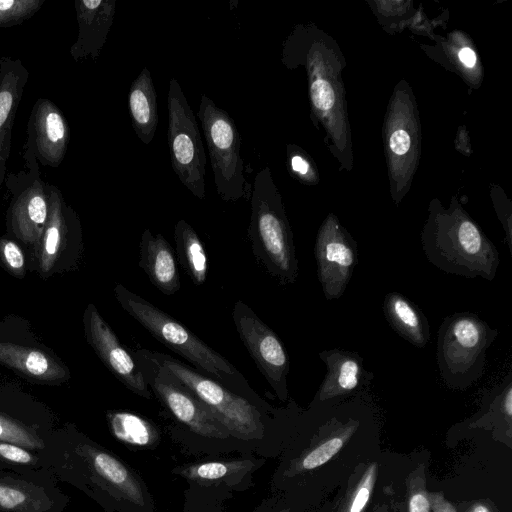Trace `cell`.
<instances>
[{"label": "cell", "mask_w": 512, "mask_h": 512, "mask_svg": "<svg viewBox=\"0 0 512 512\" xmlns=\"http://www.w3.org/2000/svg\"><path fill=\"white\" fill-rule=\"evenodd\" d=\"M44 469L83 492L105 512H155L143 478L118 455L74 426L54 430L42 453Z\"/></svg>", "instance_id": "6da1fadb"}, {"label": "cell", "mask_w": 512, "mask_h": 512, "mask_svg": "<svg viewBox=\"0 0 512 512\" xmlns=\"http://www.w3.org/2000/svg\"><path fill=\"white\" fill-rule=\"evenodd\" d=\"M421 244L428 262L447 274L488 281L496 276L497 247L456 201L448 209L431 203Z\"/></svg>", "instance_id": "7a4b0ae2"}, {"label": "cell", "mask_w": 512, "mask_h": 512, "mask_svg": "<svg viewBox=\"0 0 512 512\" xmlns=\"http://www.w3.org/2000/svg\"><path fill=\"white\" fill-rule=\"evenodd\" d=\"M249 237L255 257L271 276L281 285L296 282L299 265L293 233L269 167L254 179Z\"/></svg>", "instance_id": "3957f363"}, {"label": "cell", "mask_w": 512, "mask_h": 512, "mask_svg": "<svg viewBox=\"0 0 512 512\" xmlns=\"http://www.w3.org/2000/svg\"><path fill=\"white\" fill-rule=\"evenodd\" d=\"M498 330L477 314L457 312L446 316L437 333L436 359L444 384L466 390L483 375L486 351Z\"/></svg>", "instance_id": "277c9868"}, {"label": "cell", "mask_w": 512, "mask_h": 512, "mask_svg": "<svg viewBox=\"0 0 512 512\" xmlns=\"http://www.w3.org/2000/svg\"><path fill=\"white\" fill-rule=\"evenodd\" d=\"M148 353L209 409L234 440L247 443L252 452L264 456L267 428L255 405L169 355Z\"/></svg>", "instance_id": "5b68a950"}, {"label": "cell", "mask_w": 512, "mask_h": 512, "mask_svg": "<svg viewBox=\"0 0 512 512\" xmlns=\"http://www.w3.org/2000/svg\"><path fill=\"white\" fill-rule=\"evenodd\" d=\"M115 295L121 307L156 340L200 370L218 380L235 373L233 366L222 355L148 300L121 284L116 285Z\"/></svg>", "instance_id": "8992f818"}, {"label": "cell", "mask_w": 512, "mask_h": 512, "mask_svg": "<svg viewBox=\"0 0 512 512\" xmlns=\"http://www.w3.org/2000/svg\"><path fill=\"white\" fill-rule=\"evenodd\" d=\"M321 43L316 42L314 32L297 26L283 45L282 62L292 69L304 65L308 74L309 94L313 114L329 126V131L339 144H345V119L342 97L337 87L336 75L324 76V59Z\"/></svg>", "instance_id": "52a82bcc"}, {"label": "cell", "mask_w": 512, "mask_h": 512, "mask_svg": "<svg viewBox=\"0 0 512 512\" xmlns=\"http://www.w3.org/2000/svg\"><path fill=\"white\" fill-rule=\"evenodd\" d=\"M197 116L204 131L217 194L225 202L247 197L241 137L234 120L206 94L201 95Z\"/></svg>", "instance_id": "ba28073f"}, {"label": "cell", "mask_w": 512, "mask_h": 512, "mask_svg": "<svg viewBox=\"0 0 512 512\" xmlns=\"http://www.w3.org/2000/svg\"><path fill=\"white\" fill-rule=\"evenodd\" d=\"M264 458L248 456L232 460H212L184 464L172 473L188 484L183 512H217V507L235 492L248 489L254 472Z\"/></svg>", "instance_id": "9c48e42d"}, {"label": "cell", "mask_w": 512, "mask_h": 512, "mask_svg": "<svg viewBox=\"0 0 512 512\" xmlns=\"http://www.w3.org/2000/svg\"><path fill=\"white\" fill-rule=\"evenodd\" d=\"M167 141L172 169L198 199L206 198V155L196 117L179 82L172 77L167 95Z\"/></svg>", "instance_id": "30bf717a"}, {"label": "cell", "mask_w": 512, "mask_h": 512, "mask_svg": "<svg viewBox=\"0 0 512 512\" xmlns=\"http://www.w3.org/2000/svg\"><path fill=\"white\" fill-rule=\"evenodd\" d=\"M148 386L172 416L196 436L216 442L234 440L209 409L146 350L138 352Z\"/></svg>", "instance_id": "8fae6325"}, {"label": "cell", "mask_w": 512, "mask_h": 512, "mask_svg": "<svg viewBox=\"0 0 512 512\" xmlns=\"http://www.w3.org/2000/svg\"><path fill=\"white\" fill-rule=\"evenodd\" d=\"M23 157L26 170L6 174L4 182L12 194L7 225L20 240L38 247L48 217L47 183L33 151L24 146Z\"/></svg>", "instance_id": "7c38bea8"}, {"label": "cell", "mask_w": 512, "mask_h": 512, "mask_svg": "<svg viewBox=\"0 0 512 512\" xmlns=\"http://www.w3.org/2000/svg\"><path fill=\"white\" fill-rule=\"evenodd\" d=\"M232 315L238 335L259 371L277 397L286 401L290 363L281 340L244 302L235 303Z\"/></svg>", "instance_id": "4fadbf2b"}, {"label": "cell", "mask_w": 512, "mask_h": 512, "mask_svg": "<svg viewBox=\"0 0 512 512\" xmlns=\"http://www.w3.org/2000/svg\"><path fill=\"white\" fill-rule=\"evenodd\" d=\"M314 255L318 280L326 300L339 299L358 263V247L334 214H329L318 230Z\"/></svg>", "instance_id": "5bb4252c"}, {"label": "cell", "mask_w": 512, "mask_h": 512, "mask_svg": "<svg viewBox=\"0 0 512 512\" xmlns=\"http://www.w3.org/2000/svg\"><path fill=\"white\" fill-rule=\"evenodd\" d=\"M46 470L0 467V512H63L70 498Z\"/></svg>", "instance_id": "9a60e30c"}, {"label": "cell", "mask_w": 512, "mask_h": 512, "mask_svg": "<svg viewBox=\"0 0 512 512\" xmlns=\"http://www.w3.org/2000/svg\"><path fill=\"white\" fill-rule=\"evenodd\" d=\"M83 321L87 341L107 369L130 391L151 399L152 394L140 366L120 343L94 304L86 307Z\"/></svg>", "instance_id": "2e32d148"}, {"label": "cell", "mask_w": 512, "mask_h": 512, "mask_svg": "<svg viewBox=\"0 0 512 512\" xmlns=\"http://www.w3.org/2000/svg\"><path fill=\"white\" fill-rule=\"evenodd\" d=\"M70 140L67 120L59 107L50 99L38 98L27 123V141L38 163L57 168L66 155Z\"/></svg>", "instance_id": "e0dca14e"}, {"label": "cell", "mask_w": 512, "mask_h": 512, "mask_svg": "<svg viewBox=\"0 0 512 512\" xmlns=\"http://www.w3.org/2000/svg\"><path fill=\"white\" fill-rule=\"evenodd\" d=\"M319 357L327 371L313 404L351 395L373 378V374L364 369L363 358L356 352L333 348L320 352Z\"/></svg>", "instance_id": "ac0fdd59"}, {"label": "cell", "mask_w": 512, "mask_h": 512, "mask_svg": "<svg viewBox=\"0 0 512 512\" xmlns=\"http://www.w3.org/2000/svg\"><path fill=\"white\" fill-rule=\"evenodd\" d=\"M78 35L70 47V55L75 62L95 60L111 29L116 0H75Z\"/></svg>", "instance_id": "d6986e66"}, {"label": "cell", "mask_w": 512, "mask_h": 512, "mask_svg": "<svg viewBox=\"0 0 512 512\" xmlns=\"http://www.w3.org/2000/svg\"><path fill=\"white\" fill-rule=\"evenodd\" d=\"M139 248V266L151 283L165 295L178 292L181 284L175 253L164 236L160 233L154 235L146 228Z\"/></svg>", "instance_id": "ffe728a7"}, {"label": "cell", "mask_w": 512, "mask_h": 512, "mask_svg": "<svg viewBox=\"0 0 512 512\" xmlns=\"http://www.w3.org/2000/svg\"><path fill=\"white\" fill-rule=\"evenodd\" d=\"M29 72L20 59L0 58V152L8 160L12 128Z\"/></svg>", "instance_id": "44dd1931"}, {"label": "cell", "mask_w": 512, "mask_h": 512, "mask_svg": "<svg viewBox=\"0 0 512 512\" xmlns=\"http://www.w3.org/2000/svg\"><path fill=\"white\" fill-rule=\"evenodd\" d=\"M0 363L38 383L54 384L69 378L64 365L33 347L0 342Z\"/></svg>", "instance_id": "7402d4cb"}, {"label": "cell", "mask_w": 512, "mask_h": 512, "mask_svg": "<svg viewBox=\"0 0 512 512\" xmlns=\"http://www.w3.org/2000/svg\"><path fill=\"white\" fill-rule=\"evenodd\" d=\"M384 316L391 328L417 348H424L430 339L429 322L425 314L410 299L398 292L384 297Z\"/></svg>", "instance_id": "603a6c76"}, {"label": "cell", "mask_w": 512, "mask_h": 512, "mask_svg": "<svg viewBox=\"0 0 512 512\" xmlns=\"http://www.w3.org/2000/svg\"><path fill=\"white\" fill-rule=\"evenodd\" d=\"M128 108L137 137L150 144L158 125L157 94L150 70L144 67L130 86Z\"/></svg>", "instance_id": "cb8c5ba5"}, {"label": "cell", "mask_w": 512, "mask_h": 512, "mask_svg": "<svg viewBox=\"0 0 512 512\" xmlns=\"http://www.w3.org/2000/svg\"><path fill=\"white\" fill-rule=\"evenodd\" d=\"M53 431L49 419L0 408V441L22 446L42 456Z\"/></svg>", "instance_id": "d4e9b609"}, {"label": "cell", "mask_w": 512, "mask_h": 512, "mask_svg": "<svg viewBox=\"0 0 512 512\" xmlns=\"http://www.w3.org/2000/svg\"><path fill=\"white\" fill-rule=\"evenodd\" d=\"M48 217L39 242V269L48 274L53 269L62 248L66 232V205L61 191L52 184H47Z\"/></svg>", "instance_id": "484cf974"}, {"label": "cell", "mask_w": 512, "mask_h": 512, "mask_svg": "<svg viewBox=\"0 0 512 512\" xmlns=\"http://www.w3.org/2000/svg\"><path fill=\"white\" fill-rule=\"evenodd\" d=\"M111 434L129 449H155L161 440L157 426L150 420L128 411H108L106 414Z\"/></svg>", "instance_id": "4316f807"}, {"label": "cell", "mask_w": 512, "mask_h": 512, "mask_svg": "<svg viewBox=\"0 0 512 512\" xmlns=\"http://www.w3.org/2000/svg\"><path fill=\"white\" fill-rule=\"evenodd\" d=\"M176 254L181 266L196 285L207 278L208 262L203 242L196 231L185 220L177 221L174 228Z\"/></svg>", "instance_id": "83f0119b"}, {"label": "cell", "mask_w": 512, "mask_h": 512, "mask_svg": "<svg viewBox=\"0 0 512 512\" xmlns=\"http://www.w3.org/2000/svg\"><path fill=\"white\" fill-rule=\"evenodd\" d=\"M358 426L355 421H350L342 427L335 435L331 436L320 445L293 459L290 464L284 466L282 474L284 477L295 476L303 471L313 470L335 456L351 437Z\"/></svg>", "instance_id": "f1b7e54d"}, {"label": "cell", "mask_w": 512, "mask_h": 512, "mask_svg": "<svg viewBox=\"0 0 512 512\" xmlns=\"http://www.w3.org/2000/svg\"><path fill=\"white\" fill-rule=\"evenodd\" d=\"M378 473L377 463L370 464L348 489L338 512H364L372 495Z\"/></svg>", "instance_id": "f546056e"}, {"label": "cell", "mask_w": 512, "mask_h": 512, "mask_svg": "<svg viewBox=\"0 0 512 512\" xmlns=\"http://www.w3.org/2000/svg\"><path fill=\"white\" fill-rule=\"evenodd\" d=\"M0 467L45 470L42 456L22 446L0 441Z\"/></svg>", "instance_id": "4dcf8cb0"}, {"label": "cell", "mask_w": 512, "mask_h": 512, "mask_svg": "<svg viewBox=\"0 0 512 512\" xmlns=\"http://www.w3.org/2000/svg\"><path fill=\"white\" fill-rule=\"evenodd\" d=\"M45 0H0V28L18 26L33 17Z\"/></svg>", "instance_id": "1f68e13d"}, {"label": "cell", "mask_w": 512, "mask_h": 512, "mask_svg": "<svg viewBox=\"0 0 512 512\" xmlns=\"http://www.w3.org/2000/svg\"><path fill=\"white\" fill-rule=\"evenodd\" d=\"M414 130L409 128V125L401 122L391 124L388 135V148L391 155V160L396 162L408 159L409 154L414 150L416 138L413 136Z\"/></svg>", "instance_id": "d6a6232c"}, {"label": "cell", "mask_w": 512, "mask_h": 512, "mask_svg": "<svg viewBox=\"0 0 512 512\" xmlns=\"http://www.w3.org/2000/svg\"><path fill=\"white\" fill-rule=\"evenodd\" d=\"M0 261L15 277L25 275V257L17 243L6 237L0 238Z\"/></svg>", "instance_id": "836d02e7"}, {"label": "cell", "mask_w": 512, "mask_h": 512, "mask_svg": "<svg viewBox=\"0 0 512 512\" xmlns=\"http://www.w3.org/2000/svg\"><path fill=\"white\" fill-rule=\"evenodd\" d=\"M303 151L295 145L287 146V166L294 178L302 182H312L314 173L311 163Z\"/></svg>", "instance_id": "e575fe53"}, {"label": "cell", "mask_w": 512, "mask_h": 512, "mask_svg": "<svg viewBox=\"0 0 512 512\" xmlns=\"http://www.w3.org/2000/svg\"><path fill=\"white\" fill-rule=\"evenodd\" d=\"M408 511L431 512L428 493L425 489V477L411 475L409 478Z\"/></svg>", "instance_id": "d590c367"}, {"label": "cell", "mask_w": 512, "mask_h": 512, "mask_svg": "<svg viewBox=\"0 0 512 512\" xmlns=\"http://www.w3.org/2000/svg\"><path fill=\"white\" fill-rule=\"evenodd\" d=\"M428 497L432 512H457L455 507L444 498L441 492L428 493Z\"/></svg>", "instance_id": "8d00e7d4"}, {"label": "cell", "mask_w": 512, "mask_h": 512, "mask_svg": "<svg viewBox=\"0 0 512 512\" xmlns=\"http://www.w3.org/2000/svg\"><path fill=\"white\" fill-rule=\"evenodd\" d=\"M253 512H292V509L279 502L275 497H271L264 499Z\"/></svg>", "instance_id": "74e56055"}, {"label": "cell", "mask_w": 512, "mask_h": 512, "mask_svg": "<svg viewBox=\"0 0 512 512\" xmlns=\"http://www.w3.org/2000/svg\"><path fill=\"white\" fill-rule=\"evenodd\" d=\"M458 58L467 68L474 67L477 62L476 54L470 47L461 48L458 52Z\"/></svg>", "instance_id": "f35d334b"}, {"label": "cell", "mask_w": 512, "mask_h": 512, "mask_svg": "<svg viewBox=\"0 0 512 512\" xmlns=\"http://www.w3.org/2000/svg\"><path fill=\"white\" fill-rule=\"evenodd\" d=\"M6 162L7 160L3 157L0 152V191L4 185L6 178Z\"/></svg>", "instance_id": "ab89813d"}, {"label": "cell", "mask_w": 512, "mask_h": 512, "mask_svg": "<svg viewBox=\"0 0 512 512\" xmlns=\"http://www.w3.org/2000/svg\"><path fill=\"white\" fill-rule=\"evenodd\" d=\"M466 512H491L490 508L481 502L472 504Z\"/></svg>", "instance_id": "60d3db41"}, {"label": "cell", "mask_w": 512, "mask_h": 512, "mask_svg": "<svg viewBox=\"0 0 512 512\" xmlns=\"http://www.w3.org/2000/svg\"><path fill=\"white\" fill-rule=\"evenodd\" d=\"M376 512V511H375ZM377 512H386V507H382L379 511Z\"/></svg>", "instance_id": "b9f144b4"}]
</instances>
